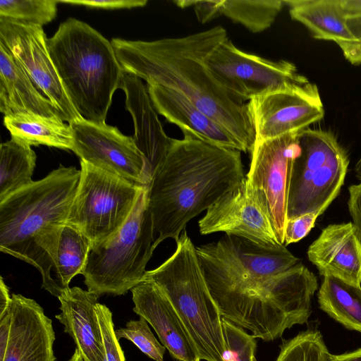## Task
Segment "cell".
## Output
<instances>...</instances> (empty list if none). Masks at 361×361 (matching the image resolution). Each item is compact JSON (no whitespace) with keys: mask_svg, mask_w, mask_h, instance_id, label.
Segmentation results:
<instances>
[{"mask_svg":"<svg viewBox=\"0 0 361 361\" xmlns=\"http://www.w3.org/2000/svg\"><path fill=\"white\" fill-rule=\"evenodd\" d=\"M329 353L319 331L307 329L283 341L276 361H330Z\"/></svg>","mask_w":361,"mask_h":361,"instance_id":"30","label":"cell"},{"mask_svg":"<svg viewBox=\"0 0 361 361\" xmlns=\"http://www.w3.org/2000/svg\"><path fill=\"white\" fill-rule=\"evenodd\" d=\"M47 47L79 115L90 122L106 123L125 75L111 42L87 23L69 18L47 39Z\"/></svg>","mask_w":361,"mask_h":361,"instance_id":"4","label":"cell"},{"mask_svg":"<svg viewBox=\"0 0 361 361\" xmlns=\"http://www.w3.org/2000/svg\"><path fill=\"white\" fill-rule=\"evenodd\" d=\"M78 188L66 221L92 244L106 240L125 224L144 187L80 161Z\"/></svg>","mask_w":361,"mask_h":361,"instance_id":"9","label":"cell"},{"mask_svg":"<svg viewBox=\"0 0 361 361\" xmlns=\"http://www.w3.org/2000/svg\"><path fill=\"white\" fill-rule=\"evenodd\" d=\"M183 133V139H173L149 186V207L157 235L153 250L167 238L176 242L192 219L245 178L240 151Z\"/></svg>","mask_w":361,"mask_h":361,"instance_id":"3","label":"cell"},{"mask_svg":"<svg viewBox=\"0 0 361 361\" xmlns=\"http://www.w3.org/2000/svg\"><path fill=\"white\" fill-rule=\"evenodd\" d=\"M80 173L61 165L0 201V251L35 267L37 241L66 224Z\"/></svg>","mask_w":361,"mask_h":361,"instance_id":"6","label":"cell"},{"mask_svg":"<svg viewBox=\"0 0 361 361\" xmlns=\"http://www.w3.org/2000/svg\"><path fill=\"white\" fill-rule=\"evenodd\" d=\"M11 326L0 361H56L52 321L33 299L13 293Z\"/></svg>","mask_w":361,"mask_h":361,"instance_id":"17","label":"cell"},{"mask_svg":"<svg viewBox=\"0 0 361 361\" xmlns=\"http://www.w3.org/2000/svg\"><path fill=\"white\" fill-rule=\"evenodd\" d=\"M228 37L221 25L180 37L154 41H111L125 73L173 90L223 127L243 149L251 152L255 129L247 103L233 97L214 78L207 59Z\"/></svg>","mask_w":361,"mask_h":361,"instance_id":"2","label":"cell"},{"mask_svg":"<svg viewBox=\"0 0 361 361\" xmlns=\"http://www.w3.org/2000/svg\"><path fill=\"white\" fill-rule=\"evenodd\" d=\"M198 226L202 235L224 232L266 246L281 244L245 178L207 210Z\"/></svg>","mask_w":361,"mask_h":361,"instance_id":"15","label":"cell"},{"mask_svg":"<svg viewBox=\"0 0 361 361\" xmlns=\"http://www.w3.org/2000/svg\"><path fill=\"white\" fill-rule=\"evenodd\" d=\"M290 18L302 24L317 39L331 41L345 59L361 64V42L348 27L341 0H286Z\"/></svg>","mask_w":361,"mask_h":361,"instance_id":"21","label":"cell"},{"mask_svg":"<svg viewBox=\"0 0 361 361\" xmlns=\"http://www.w3.org/2000/svg\"><path fill=\"white\" fill-rule=\"evenodd\" d=\"M148 194L144 187L121 229L91 245L82 274L87 290L98 297L124 295L143 281L154 241Z\"/></svg>","mask_w":361,"mask_h":361,"instance_id":"7","label":"cell"},{"mask_svg":"<svg viewBox=\"0 0 361 361\" xmlns=\"http://www.w3.org/2000/svg\"><path fill=\"white\" fill-rule=\"evenodd\" d=\"M319 215L311 212L287 219L284 233V245L296 243L305 237L314 227Z\"/></svg>","mask_w":361,"mask_h":361,"instance_id":"34","label":"cell"},{"mask_svg":"<svg viewBox=\"0 0 361 361\" xmlns=\"http://www.w3.org/2000/svg\"><path fill=\"white\" fill-rule=\"evenodd\" d=\"M61 118L31 113L4 116V125L11 138L29 146L46 145L62 149L73 148V134Z\"/></svg>","mask_w":361,"mask_h":361,"instance_id":"26","label":"cell"},{"mask_svg":"<svg viewBox=\"0 0 361 361\" xmlns=\"http://www.w3.org/2000/svg\"><path fill=\"white\" fill-rule=\"evenodd\" d=\"M207 65L224 88L243 103L276 91H319L292 62L248 54L236 47L228 37L209 56Z\"/></svg>","mask_w":361,"mask_h":361,"instance_id":"10","label":"cell"},{"mask_svg":"<svg viewBox=\"0 0 361 361\" xmlns=\"http://www.w3.org/2000/svg\"><path fill=\"white\" fill-rule=\"evenodd\" d=\"M347 23L354 36L361 42V18H347Z\"/></svg>","mask_w":361,"mask_h":361,"instance_id":"39","label":"cell"},{"mask_svg":"<svg viewBox=\"0 0 361 361\" xmlns=\"http://www.w3.org/2000/svg\"><path fill=\"white\" fill-rule=\"evenodd\" d=\"M307 257L321 276L361 286V242L353 222L325 227L310 245Z\"/></svg>","mask_w":361,"mask_h":361,"instance_id":"20","label":"cell"},{"mask_svg":"<svg viewBox=\"0 0 361 361\" xmlns=\"http://www.w3.org/2000/svg\"><path fill=\"white\" fill-rule=\"evenodd\" d=\"M347 18H361V0H341Z\"/></svg>","mask_w":361,"mask_h":361,"instance_id":"36","label":"cell"},{"mask_svg":"<svg viewBox=\"0 0 361 361\" xmlns=\"http://www.w3.org/2000/svg\"><path fill=\"white\" fill-rule=\"evenodd\" d=\"M42 26L0 18V43L68 124L82 118L67 96L47 47Z\"/></svg>","mask_w":361,"mask_h":361,"instance_id":"13","label":"cell"},{"mask_svg":"<svg viewBox=\"0 0 361 361\" xmlns=\"http://www.w3.org/2000/svg\"><path fill=\"white\" fill-rule=\"evenodd\" d=\"M299 133L256 142L245 178L247 187L267 214L279 242L283 245L291 169L300 151Z\"/></svg>","mask_w":361,"mask_h":361,"instance_id":"11","label":"cell"},{"mask_svg":"<svg viewBox=\"0 0 361 361\" xmlns=\"http://www.w3.org/2000/svg\"><path fill=\"white\" fill-rule=\"evenodd\" d=\"M119 88L125 93L126 108L132 116L133 139L152 180L163 164L173 138L166 134L142 79L125 73Z\"/></svg>","mask_w":361,"mask_h":361,"instance_id":"18","label":"cell"},{"mask_svg":"<svg viewBox=\"0 0 361 361\" xmlns=\"http://www.w3.org/2000/svg\"><path fill=\"white\" fill-rule=\"evenodd\" d=\"M91 245L85 234L68 224L56 226L43 235L37 243L35 265L42 287L59 298L72 279L82 274Z\"/></svg>","mask_w":361,"mask_h":361,"instance_id":"16","label":"cell"},{"mask_svg":"<svg viewBox=\"0 0 361 361\" xmlns=\"http://www.w3.org/2000/svg\"><path fill=\"white\" fill-rule=\"evenodd\" d=\"M58 0H1L0 18L43 26L57 14Z\"/></svg>","mask_w":361,"mask_h":361,"instance_id":"29","label":"cell"},{"mask_svg":"<svg viewBox=\"0 0 361 361\" xmlns=\"http://www.w3.org/2000/svg\"><path fill=\"white\" fill-rule=\"evenodd\" d=\"M31 146L11 138L0 145V201L29 185L36 165Z\"/></svg>","mask_w":361,"mask_h":361,"instance_id":"28","label":"cell"},{"mask_svg":"<svg viewBox=\"0 0 361 361\" xmlns=\"http://www.w3.org/2000/svg\"><path fill=\"white\" fill-rule=\"evenodd\" d=\"M330 361H361V348L343 354H331Z\"/></svg>","mask_w":361,"mask_h":361,"instance_id":"38","label":"cell"},{"mask_svg":"<svg viewBox=\"0 0 361 361\" xmlns=\"http://www.w3.org/2000/svg\"><path fill=\"white\" fill-rule=\"evenodd\" d=\"M97 313L105 351V361H126L123 351L116 337L113 316L106 305L98 302Z\"/></svg>","mask_w":361,"mask_h":361,"instance_id":"33","label":"cell"},{"mask_svg":"<svg viewBox=\"0 0 361 361\" xmlns=\"http://www.w3.org/2000/svg\"><path fill=\"white\" fill-rule=\"evenodd\" d=\"M68 361H85L79 351L75 348L73 354Z\"/></svg>","mask_w":361,"mask_h":361,"instance_id":"41","label":"cell"},{"mask_svg":"<svg viewBox=\"0 0 361 361\" xmlns=\"http://www.w3.org/2000/svg\"><path fill=\"white\" fill-rule=\"evenodd\" d=\"M73 134L72 151L93 166L119 176L136 185L149 187L152 178L133 137L115 126L84 118L69 124Z\"/></svg>","mask_w":361,"mask_h":361,"instance_id":"12","label":"cell"},{"mask_svg":"<svg viewBox=\"0 0 361 361\" xmlns=\"http://www.w3.org/2000/svg\"><path fill=\"white\" fill-rule=\"evenodd\" d=\"M205 280L221 317L262 337L288 317L295 293L289 270L300 263L283 244L266 246L225 234L195 247Z\"/></svg>","mask_w":361,"mask_h":361,"instance_id":"1","label":"cell"},{"mask_svg":"<svg viewBox=\"0 0 361 361\" xmlns=\"http://www.w3.org/2000/svg\"><path fill=\"white\" fill-rule=\"evenodd\" d=\"M147 323L142 317L137 320H130L125 328L115 330L116 337L118 341L121 338L130 341L154 361H164L166 348L157 340Z\"/></svg>","mask_w":361,"mask_h":361,"instance_id":"31","label":"cell"},{"mask_svg":"<svg viewBox=\"0 0 361 361\" xmlns=\"http://www.w3.org/2000/svg\"><path fill=\"white\" fill-rule=\"evenodd\" d=\"M247 106L255 142L300 132L324 116L319 91H276L252 98Z\"/></svg>","mask_w":361,"mask_h":361,"instance_id":"14","label":"cell"},{"mask_svg":"<svg viewBox=\"0 0 361 361\" xmlns=\"http://www.w3.org/2000/svg\"><path fill=\"white\" fill-rule=\"evenodd\" d=\"M98 296L75 286L58 298L61 313L55 317L73 340L85 361H105L104 341L97 313Z\"/></svg>","mask_w":361,"mask_h":361,"instance_id":"22","label":"cell"},{"mask_svg":"<svg viewBox=\"0 0 361 361\" xmlns=\"http://www.w3.org/2000/svg\"><path fill=\"white\" fill-rule=\"evenodd\" d=\"M300 151L291 169L287 219L314 212L321 215L338 196L348 156L329 130L307 128L299 133Z\"/></svg>","mask_w":361,"mask_h":361,"instance_id":"8","label":"cell"},{"mask_svg":"<svg viewBox=\"0 0 361 361\" xmlns=\"http://www.w3.org/2000/svg\"><path fill=\"white\" fill-rule=\"evenodd\" d=\"M355 173L356 178L361 183V156L355 166Z\"/></svg>","mask_w":361,"mask_h":361,"instance_id":"40","label":"cell"},{"mask_svg":"<svg viewBox=\"0 0 361 361\" xmlns=\"http://www.w3.org/2000/svg\"><path fill=\"white\" fill-rule=\"evenodd\" d=\"M319 308L346 329L361 332V286L324 276L317 294Z\"/></svg>","mask_w":361,"mask_h":361,"instance_id":"27","label":"cell"},{"mask_svg":"<svg viewBox=\"0 0 361 361\" xmlns=\"http://www.w3.org/2000/svg\"><path fill=\"white\" fill-rule=\"evenodd\" d=\"M11 295L9 292V288L1 276L0 279V315L4 314L8 308L11 301Z\"/></svg>","mask_w":361,"mask_h":361,"instance_id":"37","label":"cell"},{"mask_svg":"<svg viewBox=\"0 0 361 361\" xmlns=\"http://www.w3.org/2000/svg\"><path fill=\"white\" fill-rule=\"evenodd\" d=\"M152 102L166 120L209 143L243 152L240 144L219 123L180 93L160 86L147 85Z\"/></svg>","mask_w":361,"mask_h":361,"instance_id":"23","label":"cell"},{"mask_svg":"<svg viewBox=\"0 0 361 361\" xmlns=\"http://www.w3.org/2000/svg\"><path fill=\"white\" fill-rule=\"evenodd\" d=\"M283 6L284 1L281 0H192L191 2L200 23H205L224 16L253 33L269 28Z\"/></svg>","mask_w":361,"mask_h":361,"instance_id":"25","label":"cell"},{"mask_svg":"<svg viewBox=\"0 0 361 361\" xmlns=\"http://www.w3.org/2000/svg\"><path fill=\"white\" fill-rule=\"evenodd\" d=\"M0 111L4 116L31 113L63 120L58 109L37 89L1 43Z\"/></svg>","mask_w":361,"mask_h":361,"instance_id":"24","label":"cell"},{"mask_svg":"<svg viewBox=\"0 0 361 361\" xmlns=\"http://www.w3.org/2000/svg\"><path fill=\"white\" fill-rule=\"evenodd\" d=\"M173 254L143 281L155 283L166 296L198 353L206 361H231L222 317L205 280L196 247L183 230Z\"/></svg>","mask_w":361,"mask_h":361,"instance_id":"5","label":"cell"},{"mask_svg":"<svg viewBox=\"0 0 361 361\" xmlns=\"http://www.w3.org/2000/svg\"><path fill=\"white\" fill-rule=\"evenodd\" d=\"M59 3L70 4L72 5L84 6L90 8L104 9L133 8L144 7L147 4V0H94V1H73L58 0Z\"/></svg>","mask_w":361,"mask_h":361,"instance_id":"35","label":"cell"},{"mask_svg":"<svg viewBox=\"0 0 361 361\" xmlns=\"http://www.w3.org/2000/svg\"><path fill=\"white\" fill-rule=\"evenodd\" d=\"M222 324L231 361H255L257 338L223 317Z\"/></svg>","mask_w":361,"mask_h":361,"instance_id":"32","label":"cell"},{"mask_svg":"<svg viewBox=\"0 0 361 361\" xmlns=\"http://www.w3.org/2000/svg\"><path fill=\"white\" fill-rule=\"evenodd\" d=\"M131 292L133 311L153 327L173 358L179 361L201 360L174 308L155 283L143 281Z\"/></svg>","mask_w":361,"mask_h":361,"instance_id":"19","label":"cell"}]
</instances>
